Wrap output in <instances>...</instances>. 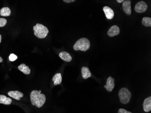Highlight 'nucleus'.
<instances>
[{"label": "nucleus", "instance_id": "1", "mask_svg": "<svg viewBox=\"0 0 151 113\" xmlns=\"http://www.w3.org/2000/svg\"><path fill=\"white\" fill-rule=\"evenodd\" d=\"M32 105L38 108L44 105L46 101V96L44 94H41V91L33 90L30 95Z\"/></svg>", "mask_w": 151, "mask_h": 113}, {"label": "nucleus", "instance_id": "2", "mask_svg": "<svg viewBox=\"0 0 151 113\" xmlns=\"http://www.w3.org/2000/svg\"><path fill=\"white\" fill-rule=\"evenodd\" d=\"M90 46V42L88 39L86 38H82L76 42L73 46V49L75 51L80 50L86 52L89 49Z\"/></svg>", "mask_w": 151, "mask_h": 113}, {"label": "nucleus", "instance_id": "3", "mask_svg": "<svg viewBox=\"0 0 151 113\" xmlns=\"http://www.w3.org/2000/svg\"><path fill=\"white\" fill-rule=\"evenodd\" d=\"M33 30L35 35L39 39L46 38L49 32L48 28L41 24H37L33 27Z\"/></svg>", "mask_w": 151, "mask_h": 113}, {"label": "nucleus", "instance_id": "4", "mask_svg": "<svg viewBox=\"0 0 151 113\" xmlns=\"http://www.w3.org/2000/svg\"><path fill=\"white\" fill-rule=\"evenodd\" d=\"M132 95L127 88L121 89L119 92V97L121 103L123 104H127L129 102Z\"/></svg>", "mask_w": 151, "mask_h": 113}, {"label": "nucleus", "instance_id": "5", "mask_svg": "<svg viewBox=\"0 0 151 113\" xmlns=\"http://www.w3.org/2000/svg\"><path fill=\"white\" fill-rule=\"evenodd\" d=\"M147 4L146 2L143 1H140L138 2L135 5L134 10L136 12L138 13L145 12L148 9Z\"/></svg>", "mask_w": 151, "mask_h": 113}, {"label": "nucleus", "instance_id": "6", "mask_svg": "<svg viewBox=\"0 0 151 113\" xmlns=\"http://www.w3.org/2000/svg\"><path fill=\"white\" fill-rule=\"evenodd\" d=\"M115 87V79L110 76L107 80L106 85L104 86V87L108 92H111Z\"/></svg>", "mask_w": 151, "mask_h": 113}, {"label": "nucleus", "instance_id": "7", "mask_svg": "<svg viewBox=\"0 0 151 113\" xmlns=\"http://www.w3.org/2000/svg\"><path fill=\"white\" fill-rule=\"evenodd\" d=\"M120 28L117 26H112L110 28V29L108 31L107 35L110 37H114L115 36L118 35L120 34Z\"/></svg>", "mask_w": 151, "mask_h": 113}, {"label": "nucleus", "instance_id": "8", "mask_svg": "<svg viewBox=\"0 0 151 113\" xmlns=\"http://www.w3.org/2000/svg\"><path fill=\"white\" fill-rule=\"evenodd\" d=\"M131 1L129 0L124 1L123 2V9L125 12L128 15H131L132 14L131 6Z\"/></svg>", "mask_w": 151, "mask_h": 113}, {"label": "nucleus", "instance_id": "9", "mask_svg": "<svg viewBox=\"0 0 151 113\" xmlns=\"http://www.w3.org/2000/svg\"><path fill=\"white\" fill-rule=\"evenodd\" d=\"M103 10L107 19H111L114 18L115 15L114 11L110 7L107 6H104L103 8Z\"/></svg>", "mask_w": 151, "mask_h": 113}, {"label": "nucleus", "instance_id": "10", "mask_svg": "<svg viewBox=\"0 0 151 113\" xmlns=\"http://www.w3.org/2000/svg\"><path fill=\"white\" fill-rule=\"evenodd\" d=\"M8 95L12 98L17 100V101H19L20 98H22L24 96V94L18 91L9 92H8Z\"/></svg>", "mask_w": 151, "mask_h": 113}, {"label": "nucleus", "instance_id": "11", "mask_svg": "<svg viewBox=\"0 0 151 113\" xmlns=\"http://www.w3.org/2000/svg\"><path fill=\"white\" fill-rule=\"evenodd\" d=\"M143 110L148 112L151 110V97H148L145 99L143 103Z\"/></svg>", "mask_w": 151, "mask_h": 113}, {"label": "nucleus", "instance_id": "12", "mask_svg": "<svg viewBox=\"0 0 151 113\" xmlns=\"http://www.w3.org/2000/svg\"><path fill=\"white\" fill-rule=\"evenodd\" d=\"M59 56L62 60L67 62H70L72 60V56L68 53L65 51L61 52L59 54Z\"/></svg>", "mask_w": 151, "mask_h": 113}, {"label": "nucleus", "instance_id": "13", "mask_svg": "<svg viewBox=\"0 0 151 113\" xmlns=\"http://www.w3.org/2000/svg\"><path fill=\"white\" fill-rule=\"evenodd\" d=\"M81 74L82 78L84 79L88 78L91 76V74L88 67H83L81 68Z\"/></svg>", "mask_w": 151, "mask_h": 113}, {"label": "nucleus", "instance_id": "14", "mask_svg": "<svg viewBox=\"0 0 151 113\" xmlns=\"http://www.w3.org/2000/svg\"><path fill=\"white\" fill-rule=\"evenodd\" d=\"M18 68L24 74L29 75L31 73V69L28 66H27L25 64L22 63L20 64V65L18 67Z\"/></svg>", "mask_w": 151, "mask_h": 113}, {"label": "nucleus", "instance_id": "15", "mask_svg": "<svg viewBox=\"0 0 151 113\" xmlns=\"http://www.w3.org/2000/svg\"><path fill=\"white\" fill-rule=\"evenodd\" d=\"M12 102L11 98L7 97L5 95H0V104H3L6 105H9Z\"/></svg>", "mask_w": 151, "mask_h": 113}, {"label": "nucleus", "instance_id": "16", "mask_svg": "<svg viewBox=\"0 0 151 113\" xmlns=\"http://www.w3.org/2000/svg\"><path fill=\"white\" fill-rule=\"evenodd\" d=\"M52 80L54 82V85H57L61 83L62 82V76L60 73L56 74L53 76Z\"/></svg>", "mask_w": 151, "mask_h": 113}, {"label": "nucleus", "instance_id": "17", "mask_svg": "<svg viewBox=\"0 0 151 113\" xmlns=\"http://www.w3.org/2000/svg\"><path fill=\"white\" fill-rule=\"evenodd\" d=\"M11 11L10 9L7 7H3L0 10V15L2 17H9L10 15Z\"/></svg>", "mask_w": 151, "mask_h": 113}, {"label": "nucleus", "instance_id": "18", "mask_svg": "<svg viewBox=\"0 0 151 113\" xmlns=\"http://www.w3.org/2000/svg\"><path fill=\"white\" fill-rule=\"evenodd\" d=\"M142 24L146 27L151 26V18L148 17H143L142 19Z\"/></svg>", "mask_w": 151, "mask_h": 113}, {"label": "nucleus", "instance_id": "19", "mask_svg": "<svg viewBox=\"0 0 151 113\" xmlns=\"http://www.w3.org/2000/svg\"><path fill=\"white\" fill-rule=\"evenodd\" d=\"M7 23V20L6 19L0 18V27L5 26Z\"/></svg>", "mask_w": 151, "mask_h": 113}, {"label": "nucleus", "instance_id": "20", "mask_svg": "<svg viewBox=\"0 0 151 113\" xmlns=\"http://www.w3.org/2000/svg\"><path fill=\"white\" fill-rule=\"evenodd\" d=\"M9 58V60H10V61L13 62L17 59L18 57L14 53H11L10 55Z\"/></svg>", "mask_w": 151, "mask_h": 113}, {"label": "nucleus", "instance_id": "21", "mask_svg": "<svg viewBox=\"0 0 151 113\" xmlns=\"http://www.w3.org/2000/svg\"><path fill=\"white\" fill-rule=\"evenodd\" d=\"M118 113H132V112H129V111H128V110H126L125 109H119V111H118Z\"/></svg>", "mask_w": 151, "mask_h": 113}, {"label": "nucleus", "instance_id": "22", "mask_svg": "<svg viewBox=\"0 0 151 113\" xmlns=\"http://www.w3.org/2000/svg\"><path fill=\"white\" fill-rule=\"evenodd\" d=\"M63 1L66 2V3H71V2H73L75 1V0H63Z\"/></svg>", "mask_w": 151, "mask_h": 113}, {"label": "nucleus", "instance_id": "23", "mask_svg": "<svg viewBox=\"0 0 151 113\" xmlns=\"http://www.w3.org/2000/svg\"><path fill=\"white\" fill-rule=\"evenodd\" d=\"M116 1L119 2V3H122V2H123V1H124V0H117Z\"/></svg>", "mask_w": 151, "mask_h": 113}, {"label": "nucleus", "instance_id": "24", "mask_svg": "<svg viewBox=\"0 0 151 113\" xmlns=\"http://www.w3.org/2000/svg\"><path fill=\"white\" fill-rule=\"evenodd\" d=\"M2 62H3V59H2V58L0 57V63Z\"/></svg>", "mask_w": 151, "mask_h": 113}, {"label": "nucleus", "instance_id": "25", "mask_svg": "<svg viewBox=\"0 0 151 113\" xmlns=\"http://www.w3.org/2000/svg\"><path fill=\"white\" fill-rule=\"evenodd\" d=\"M1 36L0 35V43H1Z\"/></svg>", "mask_w": 151, "mask_h": 113}]
</instances>
